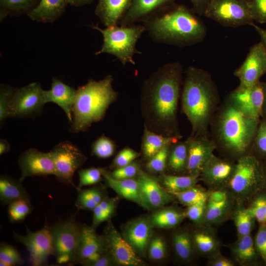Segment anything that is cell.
<instances>
[{"mask_svg": "<svg viewBox=\"0 0 266 266\" xmlns=\"http://www.w3.org/2000/svg\"><path fill=\"white\" fill-rule=\"evenodd\" d=\"M94 0H75L73 6H82L91 3Z\"/></svg>", "mask_w": 266, "mask_h": 266, "instance_id": "6125c7cd", "label": "cell"}, {"mask_svg": "<svg viewBox=\"0 0 266 266\" xmlns=\"http://www.w3.org/2000/svg\"><path fill=\"white\" fill-rule=\"evenodd\" d=\"M235 166V161L221 158L213 154L203 166L200 177L213 190L225 188L233 174Z\"/></svg>", "mask_w": 266, "mask_h": 266, "instance_id": "9a60e30c", "label": "cell"}, {"mask_svg": "<svg viewBox=\"0 0 266 266\" xmlns=\"http://www.w3.org/2000/svg\"><path fill=\"white\" fill-rule=\"evenodd\" d=\"M188 145L189 138L184 141L178 140L170 145L167 166L172 172L175 173L186 172Z\"/></svg>", "mask_w": 266, "mask_h": 266, "instance_id": "4dcf8cb0", "label": "cell"}, {"mask_svg": "<svg viewBox=\"0 0 266 266\" xmlns=\"http://www.w3.org/2000/svg\"><path fill=\"white\" fill-rule=\"evenodd\" d=\"M75 0H40L27 15L33 21L52 23L60 17L68 5H73Z\"/></svg>", "mask_w": 266, "mask_h": 266, "instance_id": "d4e9b609", "label": "cell"}, {"mask_svg": "<svg viewBox=\"0 0 266 266\" xmlns=\"http://www.w3.org/2000/svg\"><path fill=\"white\" fill-rule=\"evenodd\" d=\"M187 174L200 176L207 160L214 154L217 147L208 136H190L189 138Z\"/></svg>", "mask_w": 266, "mask_h": 266, "instance_id": "d6986e66", "label": "cell"}, {"mask_svg": "<svg viewBox=\"0 0 266 266\" xmlns=\"http://www.w3.org/2000/svg\"><path fill=\"white\" fill-rule=\"evenodd\" d=\"M81 226L71 216L50 227L53 255L58 264H75Z\"/></svg>", "mask_w": 266, "mask_h": 266, "instance_id": "ba28073f", "label": "cell"}, {"mask_svg": "<svg viewBox=\"0 0 266 266\" xmlns=\"http://www.w3.org/2000/svg\"><path fill=\"white\" fill-rule=\"evenodd\" d=\"M173 243L177 256L184 261L190 260L194 255L192 237L185 231L176 232L173 237Z\"/></svg>", "mask_w": 266, "mask_h": 266, "instance_id": "8d00e7d4", "label": "cell"}, {"mask_svg": "<svg viewBox=\"0 0 266 266\" xmlns=\"http://www.w3.org/2000/svg\"><path fill=\"white\" fill-rule=\"evenodd\" d=\"M132 0H98L95 14L105 27L118 25Z\"/></svg>", "mask_w": 266, "mask_h": 266, "instance_id": "cb8c5ba5", "label": "cell"}, {"mask_svg": "<svg viewBox=\"0 0 266 266\" xmlns=\"http://www.w3.org/2000/svg\"><path fill=\"white\" fill-rule=\"evenodd\" d=\"M76 93V89L56 77L52 79L50 89L44 90L46 103L53 102L60 106L65 112L70 123L72 122V112Z\"/></svg>", "mask_w": 266, "mask_h": 266, "instance_id": "7402d4cb", "label": "cell"}, {"mask_svg": "<svg viewBox=\"0 0 266 266\" xmlns=\"http://www.w3.org/2000/svg\"><path fill=\"white\" fill-rule=\"evenodd\" d=\"M192 5L193 10L198 15L203 16L206 8L210 0H189Z\"/></svg>", "mask_w": 266, "mask_h": 266, "instance_id": "6f0895ef", "label": "cell"}, {"mask_svg": "<svg viewBox=\"0 0 266 266\" xmlns=\"http://www.w3.org/2000/svg\"><path fill=\"white\" fill-rule=\"evenodd\" d=\"M179 139L156 133L145 125L142 143V153L145 158L149 160L163 147Z\"/></svg>", "mask_w": 266, "mask_h": 266, "instance_id": "f546056e", "label": "cell"}, {"mask_svg": "<svg viewBox=\"0 0 266 266\" xmlns=\"http://www.w3.org/2000/svg\"><path fill=\"white\" fill-rule=\"evenodd\" d=\"M175 0H132L131 5L119 23L128 26L143 22L160 9L171 5Z\"/></svg>", "mask_w": 266, "mask_h": 266, "instance_id": "ffe728a7", "label": "cell"}, {"mask_svg": "<svg viewBox=\"0 0 266 266\" xmlns=\"http://www.w3.org/2000/svg\"><path fill=\"white\" fill-rule=\"evenodd\" d=\"M254 244L258 254L266 264V224L260 225Z\"/></svg>", "mask_w": 266, "mask_h": 266, "instance_id": "11a10c76", "label": "cell"}, {"mask_svg": "<svg viewBox=\"0 0 266 266\" xmlns=\"http://www.w3.org/2000/svg\"><path fill=\"white\" fill-rule=\"evenodd\" d=\"M25 199H30V195L21 182L6 174L0 176V200L2 205Z\"/></svg>", "mask_w": 266, "mask_h": 266, "instance_id": "4316f807", "label": "cell"}, {"mask_svg": "<svg viewBox=\"0 0 266 266\" xmlns=\"http://www.w3.org/2000/svg\"><path fill=\"white\" fill-rule=\"evenodd\" d=\"M115 148L116 145L113 140L105 135H102L93 143L92 153L99 158L106 159L113 155Z\"/></svg>", "mask_w": 266, "mask_h": 266, "instance_id": "f6af8a7d", "label": "cell"}, {"mask_svg": "<svg viewBox=\"0 0 266 266\" xmlns=\"http://www.w3.org/2000/svg\"><path fill=\"white\" fill-rule=\"evenodd\" d=\"M206 201H200L188 206L185 212L186 217L196 223H203Z\"/></svg>", "mask_w": 266, "mask_h": 266, "instance_id": "f5cc1de1", "label": "cell"}, {"mask_svg": "<svg viewBox=\"0 0 266 266\" xmlns=\"http://www.w3.org/2000/svg\"><path fill=\"white\" fill-rule=\"evenodd\" d=\"M185 74L180 97L182 110L192 126L191 136H208L211 121L219 106L217 86L202 68L190 66Z\"/></svg>", "mask_w": 266, "mask_h": 266, "instance_id": "277c9868", "label": "cell"}, {"mask_svg": "<svg viewBox=\"0 0 266 266\" xmlns=\"http://www.w3.org/2000/svg\"><path fill=\"white\" fill-rule=\"evenodd\" d=\"M208 265L211 266H233L234 263L221 253L209 258Z\"/></svg>", "mask_w": 266, "mask_h": 266, "instance_id": "9f6ffc18", "label": "cell"}, {"mask_svg": "<svg viewBox=\"0 0 266 266\" xmlns=\"http://www.w3.org/2000/svg\"><path fill=\"white\" fill-rule=\"evenodd\" d=\"M166 247L164 240L161 237H155L150 243L149 255L154 260L163 259L166 255Z\"/></svg>", "mask_w": 266, "mask_h": 266, "instance_id": "db71d44e", "label": "cell"}, {"mask_svg": "<svg viewBox=\"0 0 266 266\" xmlns=\"http://www.w3.org/2000/svg\"><path fill=\"white\" fill-rule=\"evenodd\" d=\"M252 18L260 23H266V0H248Z\"/></svg>", "mask_w": 266, "mask_h": 266, "instance_id": "f907efd6", "label": "cell"}, {"mask_svg": "<svg viewBox=\"0 0 266 266\" xmlns=\"http://www.w3.org/2000/svg\"><path fill=\"white\" fill-rule=\"evenodd\" d=\"M155 43L184 47L202 41L206 27L193 10L175 2L155 12L143 22Z\"/></svg>", "mask_w": 266, "mask_h": 266, "instance_id": "3957f363", "label": "cell"}, {"mask_svg": "<svg viewBox=\"0 0 266 266\" xmlns=\"http://www.w3.org/2000/svg\"><path fill=\"white\" fill-rule=\"evenodd\" d=\"M26 232V235L14 232V238L25 246L33 266L46 265L49 257L54 253L50 227L45 225L41 229L35 232H32L27 227Z\"/></svg>", "mask_w": 266, "mask_h": 266, "instance_id": "7c38bea8", "label": "cell"}, {"mask_svg": "<svg viewBox=\"0 0 266 266\" xmlns=\"http://www.w3.org/2000/svg\"><path fill=\"white\" fill-rule=\"evenodd\" d=\"M15 89L7 85H1L0 89V125L8 117L9 107Z\"/></svg>", "mask_w": 266, "mask_h": 266, "instance_id": "7dc6e473", "label": "cell"}, {"mask_svg": "<svg viewBox=\"0 0 266 266\" xmlns=\"http://www.w3.org/2000/svg\"><path fill=\"white\" fill-rule=\"evenodd\" d=\"M265 184L263 162L250 153L236 161L234 171L226 187L232 198L240 205L264 188Z\"/></svg>", "mask_w": 266, "mask_h": 266, "instance_id": "52a82bcc", "label": "cell"}, {"mask_svg": "<svg viewBox=\"0 0 266 266\" xmlns=\"http://www.w3.org/2000/svg\"><path fill=\"white\" fill-rule=\"evenodd\" d=\"M199 176L165 174L162 177L163 185L170 193L180 192L196 185Z\"/></svg>", "mask_w": 266, "mask_h": 266, "instance_id": "d6a6232c", "label": "cell"}, {"mask_svg": "<svg viewBox=\"0 0 266 266\" xmlns=\"http://www.w3.org/2000/svg\"><path fill=\"white\" fill-rule=\"evenodd\" d=\"M136 179L142 206L156 208L172 201L171 194L164 190L152 176L140 170Z\"/></svg>", "mask_w": 266, "mask_h": 266, "instance_id": "ac0fdd59", "label": "cell"}, {"mask_svg": "<svg viewBox=\"0 0 266 266\" xmlns=\"http://www.w3.org/2000/svg\"><path fill=\"white\" fill-rule=\"evenodd\" d=\"M78 192L75 206L79 209L92 210L106 197L102 191L98 187L76 189Z\"/></svg>", "mask_w": 266, "mask_h": 266, "instance_id": "e575fe53", "label": "cell"}, {"mask_svg": "<svg viewBox=\"0 0 266 266\" xmlns=\"http://www.w3.org/2000/svg\"><path fill=\"white\" fill-rule=\"evenodd\" d=\"M251 153L263 162H266V118H261L260 120Z\"/></svg>", "mask_w": 266, "mask_h": 266, "instance_id": "f35d334b", "label": "cell"}, {"mask_svg": "<svg viewBox=\"0 0 266 266\" xmlns=\"http://www.w3.org/2000/svg\"><path fill=\"white\" fill-rule=\"evenodd\" d=\"M264 91V102L262 109V114L261 118H266V79L265 82H262Z\"/></svg>", "mask_w": 266, "mask_h": 266, "instance_id": "94428289", "label": "cell"}, {"mask_svg": "<svg viewBox=\"0 0 266 266\" xmlns=\"http://www.w3.org/2000/svg\"><path fill=\"white\" fill-rule=\"evenodd\" d=\"M49 152L54 164L57 179L64 184L70 185L76 188L73 176L84 164L86 157L77 146L68 141L59 143Z\"/></svg>", "mask_w": 266, "mask_h": 266, "instance_id": "30bf717a", "label": "cell"}, {"mask_svg": "<svg viewBox=\"0 0 266 266\" xmlns=\"http://www.w3.org/2000/svg\"><path fill=\"white\" fill-rule=\"evenodd\" d=\"M24 263V259L16 248L5 242L0 243V266H13L22 265Z\"/></svg>", "mask_w": 266, "mask_h": 266, "instance_id": "7bdbcfd3", "label": "cell"}, {"mask_svg": "<svg viewBox=\"0 0 266 266\" xmlns=\"http://www.w3.org/2000/svg\"><path fill=\"white\" fill-rule=\"evenodd\" d=\"M116 204L113 199L104 198L93 210V217L92 227L95 228L100 223L108 221L112 216Z\"/></svg>", "mask_w": 266, "mask_h": 266, "instance_id": "60d3db41", "label": "cell"}, {"mask_svg": "<svg viewBox=\"0 0 266 266\" xmlns=\"http://www.w3.org/2000/svg\"><path fill=\"white\" fill-rule=\"evenodd\" d=\"M105 171V169L100 167H92L80 169L78 171L79 184L76 189H80L84 186L98 183L103 177V174Z\"/></svg>", "mask_w": 266, "mask_h": 266, "instance_id": "ee69618b", "label": "cell"}, {"mask_svg": "<svg viewBox=\"0 0 266 266\" xmlns=\"http://www.w3.org/2000/svg\"><path fill=\"white\" fill-rule=\"evenodd\" d=\"M226 98L247 115L261 118L264 98L262 82L248 88L238 86Z\"/></svg>", "mask_w": 266, "mask_h": 266, "instance_id": "e0dca14e", "label": "cell"}, {"mask_svg": "<svg viewBox=\"0 0 266 266\" xmlns=\"http://www.w3.org/2000/svg\"><path fill=\"white\" fill-rule=\"evenodd\" d=\"M107 251L114 262L122 266H138L144 262L127 240L120 235L113 224L108 223L102 236Z\"/></svg>", "mask_w": 266, "mask_h": 266, "instance_id": "5bb4252c", "label": "cell"}, {"mask_svg": "<svg viewBox=\"0 0 266 266\" xmlns=\"http://www.w3.org/2000/svg\"><path fill=\"white\" fill-rule=\"evenodd\" d=\"M10 149V146L7 141L4 139L0 140V155L7 153Z\"/></svg>", "mask_w": 266, "mask_h": 266, "instance_id": "91938a15", "label": "cell"}, {"mask_svg": "<svg viewBox=\"0 0 266 266\" xmlns=\"http://www.w3.org/2000/svg\"><path fill=\"white\" fill-rule=\"evenodd\" d=\"M91 27L100 32L103 36L101 47L95 52L96 55L103 53L113 55L124 66L128 64L135 65L134 55L142 54L137 49L136 43L145 32L143 25H118L104 29L100 28L98 24Z\"/></svg>", "mask_w": 266, "mask_h": 266, "instance_id": "8992f818", "label": "cell"}, {"mask_svg": "<svg viewBox=\"0 0 266 266\" xmlns=\"http://www.w3.org/2000/svg\"><path fill=\"white\" fill-rule=\"evenodd\" d=\"M203 16L228 27L254 24L248 0H210Z\"/></svg>", "mask_w": 266, "mask_h": 266, "instance_id": "9c48e42d", "label": "cell"}, {"mask_svg": "<svg viewBox=\"0 0 266 266\" xmlns=\"http://www.w3.org/2000/svg\"><path fill=\"white\" fill-rule=\"evenodd\" d=\"M46 103L44 90L39 83L33 82L15 89L9 105L8 117L36 116L41 113Z\"/></svg>", "mask_w": 266, "mask_h": 266, "instance_id": "8fae6325", "label": "cell"}, {"mask_svg": "<svg viewBox=\"0 0 266 266\" xmlns=\"http://www.w3.org/2000/svg\"><path fill=\"white\" fill-rule=\"evenodd\" d=\"M264 164V173H265V187H266V162L265 163L263 162Z\"/></svg>", "mask_w": 266, "mask_h": 266, "instance_id": "be15d7a7", "label": "cell"}, {"mask_svg": "<svg viewBox=\"0 0 266 266\" xmlns=\"http://www.w3.org/2000/svg\"><path fill=\"white\" fill-rule=\"evenodd\" d=\"M40 0H0V18L2 20L8 15L27 14L38 4Z\"/></svg>", "mask_w": 266, "mask_h": 266, "instance_id": "836d02e7", "label": "cell"}, {"mask_svg": "<svg viewBox=\"0 0 266 266\" xmlns=\"http://www.w3.org/2000/svg\"><path fill=\"white\" fill-rule=\"evenodd\" d=\"M139 156V154L133 149L125 148L116 156L111 166L117 168L127 166L133 162Z\"/></svg>", "mask_w": 266, "mask_h": 266, "instance_id": "681fc988", "label": "cell"}, {"mask_svg": "<svg viewBox=\"0 0 266 266\" xmlns=\"http://www.w3.org/2000/svg\"><path fill=\"white\" fill-rule=\"evenodd\" d=\"M266 73V50L261 41L250 48L245 60L234 72L239 80L238 86L250 87Z\"/></svg>", "mask_w": 266, "mask_h": 266, "instance_id": "4fadbf2b", "label": "cell"}, {"mask_svg": "<svg viewBox=\"0 0 266 266\" xmlns=\"http://www.w3.org/2000/svg\"><path fill=\"white\" fill-rule=\"evenodd\" d=\"M151 224L144 218L130 223L126 228L124 238L136 253L145 256L151 235Z\"/></svg>", "mask_w": 266, "mask_h": 266, "instance_id": "603a6c76", "label": "cell"}, {"mask_svg": "<svg viewBox=\"0 0 266 266\" xmlns=\"http://www.w3.org/2000/svg\"><path fill=\"white\" fill-rule=\"evenodd\" d=\"M247 208L260 225L266 224V196L258 197Z\"/></svg>", "mask_w": 266, "mask_h": 266, "instance_id": "c3c4849f", "label": "cell"}, {"mask_svg": "<svg viewBox=\"0 0 266 266\" xmlns=\"http://www.w3.org/2000/svg\"><path fill=\"white\" fill-rule=\"evenodd\" d=\"M194 248L208 258L220 254V243L212 230L203 227L196 231L192 236Z\"/></svg>", "mask_w": 266, "mask_h": 266, "instance_id": "484cf974", "label": "cell"}, {"mask_svg": "<svg viewBox=\"0 0 266 266\" xmlns=\"http://www.w3.org/2000/svg\"><path fill=\"white\" fill-rule=\"evenodd\" d=\"M33 208L30 199H21L10 203L8 207L9 221L12 223L23 222Z\"/></svg>", "mask_w": 266, "mask_h": 266, "instance_id": "ab89813d", "label": "cell"}, {"mask_svg": "<svg viewBox=\"0 0 266 266\" xmlns=\"http://www.w3.org/2000/svg\"><path fill=\"white\" fill-rule=\"evenodd\" d=\"M103 178L106 185L118 194L142 205L137 179H116L112 177L106 171L103 174Z\"/></svg>", "mask_w": 266, "mask_h": 266, "instance_id": "83f0119b", "label": "cell"}, {"mask_svg": "<svg viewBox=\"0 0 266 266\" xmlns=\"http://www.w3.org/2000/svg\"><path fill=\"white\" fill-rule=\"evenodd\" d=\"M183 68L178 61L167 63L144 81L141 90L143 114L149 130L180 139L178 104L183 84Z\"/></svg>", "mask_w": 266, "mask_h": 266, "instance_id": "6da1fadb", "label": "cell"}, {"mask_svg": "<svg viewBox=\"0 0 266 266\" xmlns=\"http://www.w3.org/2000/svg\"><path fill=\"white\" fill-rule=\"evenodd\" d=\"M260 120L247 115L226 98L209 127L216 149L234 161L250 154Z\"/></svg>", "mask_w": 266, "mask_h": 266, "instance_id": "7a4b0ae2", "label": "cell"}, {"mask_svg": "<svg viewBox=\"0 0 266 266\" xmlns=\"http://www.w3.org/2000/svg\"><path fill=\"white\" fill-rule=\"evenodd\" d=\"M113 82V77L109 74L98 81L89 79L78 87L72 112L71 132H85L103 118L109 106L118 98Z\"/></svg>", "mask_w": 266, "mask_h": 266, "instance_id": "5b68a950", "label": "cell"}, {"mask_svg": "<svg viewBox=\"0 0 266 266\" xmlns=\"http://www.w3.org/2000/svg\"></svg>", "mask_w": 266, "mask_h": 266, "instance_id": "e7e4bbea", "label": "cell"}, {"mask_svg": "<svg viewBox=\"0 0 266 266\" xmlns=\"http://www.w3.org/2000/svg\"><path fill=\"white\" fill-rule=\"evenodd\" d=\"M105 251L107 249L103 237L98 235L93 227L82 225L75 264L83 265L94 254Z\"/></svg>", "mask_w": 266, "mask_h": 266, "instance_id": "44dd1931", "label": "cell"}, {"mask_svg": "<svg viewBox=\"0 0 266 266\" xmlns=\"http://www.w3.org/2000/svg\"><path fill=\"white\" fill-rule=\"evenodd\" d=\"M170 145L163 147L159 152L149 159L146 164L147 168L153 172L164 171L167 164Z\"/></svg>", "mask_w": 266, "mask_h": 266, "instance_id": "bcb514c9", "label": "cell"}, {"mask_svg": "<svg viewBox=\"0 0 266 266\" xmlns=\"http://www.w3.org/2000/svg\"><path fill=\"white\" fill-rule=\"evenodd\" d=\"M171 194L183 204L189 206L200 201H206L209 192L200 187L195 186L185 191Z\"/></svg>", "mask_w": 266, "mask_h": 266, "instance_id": "b9f144b4", "label": "cell"}, {"mask_svg": "<svg viewBox=\"0 0 266 266\" xmlns=\"http://www.w3.org/2000/svg\"><path fill=\"white\" fill-rule=\"evenodd\" d=\"M18 164L21 170L19 180L21 182L28 177L56 176L54 164L49 152L29 149L20 155Z\"/></svg>", "mask_w": 266, "mask_h": 266, "instance_id": "2e32d148", "label": "cell"}, {"mask_svg": "<svg viewBox=\"0 0 266 266\" xmlns=\"http://www.w3.org/2000/svg\"><path fill=\"white\" fill-rule=\"evenodd\" d=\"M255 220L248 208L239 207L233 216L238 237L250 234L254 226Z\"/></svg>", "mask_w": 266, "mask_h": 266, "instance_id": "74e56055", "label": "cell"}, {"mask_svg": "<svg viewBox=\"0 0 266 266\" xmlns=\"http://www.w3.org/2000/svg\"><path fill=\"white\" fill-rule=\"evenodd\" d=\"M230 248L236 261L245 266L253 263L257 258L258 252L251 234L238 237Z\"/></svg>", "mask_w": 266, "mask_h": 266, "instance_id": "f1b7e54d", "label": "cell"}, {"mask_svg": "<svg viewBox=\"0 0 266 266\" xmlns=\"http://www.w3.org/2000/svg\"><path fill=\"white\" fill-rule=\"evenodd\" d=\"M255 31L257 32L259 36L261 38V41L263 44L266 50V29H263L257 25H256L254 23L252 25V26Z\"/></svg>", "mask_w": 266, "mask_h": 266, "instance_id": "680465c9", "label": "cell"}, {"mask_svg": "<svg viewBox=\"0 0 266 266\" xmlns=\"http://www.w3.org/2000/svg\"><path fill=\"white\" fill-rule=\"evenodd\" d=\"M185 217V213L173 209H166L152 215L150 222L152 225L160 228H171L177 226Z\"/></svg>", "mask_w": 266, "mask_h": 266, "instance_id": "d590c367", "label": "cell"}, {"mask_svg": "<svg viewBox=\"0 0 266 266\" xmlns=\"http://www.w3.org/2000/svg\"><path fill=\"white\" fill-rule=\"evenodd\" d=\"M138 164L136 162L116 168L112 172H108L110 175L116 179H126L133 178L137 176L140 171Z\"/></svg>", "mask_w": 266, "mask_h": 266, "instance_id": "816d5d0a", "label": "cell"}, {"mask_svg": "<svg viewBox=\"0 0 266 266\" xmlns=\"http://www.w3.org/2000/svg\"><path fill=\"white\" fill-rule=\"evenodd\" d=\"M230 197L221 201H213L207 200L203 223L206 225L214 224L221 222L227 216L231 207Z\"/></svg>", "mask_w": 266, "mask_h": 266, "instance_id": "1f68e13d", "label": "cell"}]
</instances>
